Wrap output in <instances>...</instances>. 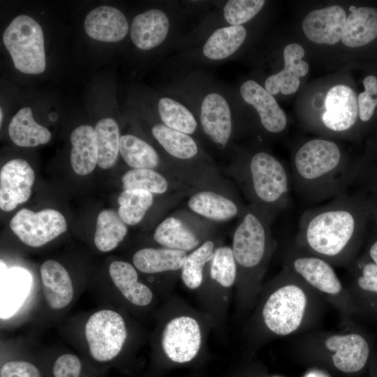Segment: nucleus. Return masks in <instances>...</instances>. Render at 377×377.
Instances as JSON below:
<instances>
[{
    "mask_svg": "<svg viewBox=\"0 0 377 377\" xmlns=\"http://www.w3.org/2000/svg\"><path fill=\"white\" fill-rule=\"evenodd\" d=\"M360 223L358 205L346 193L302 213L295 246L332 265L345 266L353 256Z\"/></svg>",
    "mask_w": 377,
    "mask_h": 377,
    "instance_id": "obj_1",
    "label": "nucleus"
},
{
    "mask_svg": "<svg viewBox=\"0 0 377 377\" xmlns=\"http://www.w3.org/2000/svg\"><path fill=\"white\" fill-rule=\"evenodd\" d=\"M355 172L336 142L316 138L296 151L290 175L301 198L319 202L346 193Z\"/></svg>",
    "mask_w": 377,
    "mask_h": 377,
    "instance_id": "obj_2",
    "label": "nucleus"
},
{
    "mask_svg": "<svg viewBox=\"0 0 377 377\" xmlns=\"http://www.w3.org/2000/svg\"><path fill=\"white\" fill-rule=\"evenodd\" d=\"M285 279L267 298L262 314L266 327L278 336L292 334L300 330L308 318L311 287L288 267Z\"/></svg>",
    "mask_w": 377,
    "mask_h": 377,
    "instance_id": "obj_3",
    "label": "nucleus"
},
{
    "mask_svg": "<svg viewBox=\"0 0 377 377\" xmlns=\"http://www.w3.org/2000/svg\"><path fill=\"white\" fill-rule=\"evenodd\" d=\"M248 191L254 205L270 219L289 202L290 172L272 154L255 153L246 170Z\"/></svg>",
    "mask_w": 377,
    "mask_h": 377,
    "instance_id": "obj_4",
    "label": "nucleus"
},
{
    "mask_svg": "<svg viewBox=\"0 0 377 377\" xmlns=\"http://www.w3.org/2000/svg\"><path fill=\"white\" fill-rule=\"evenodd\" d=\"M3 44L15 67L27 74H39L46 66L43 30L32 17L14 18L3 34Z\"/></svg>",
    "mask_w": 377,
    "mask_h": 377,
    "instance_id": "obj_5",
    "label": "nucleus"
},
{
    "mask_svg": "<svg viewBox=\"0 0 377 377\" xmlns=\"http://www.w3.org/2000/svg\"><path fill=\"white\" fill-rule=\"evenodd\" d=\"M270 219L253 205L236 228L232 252L236 263L250 269L260 266L272 245L269 228Z\"/></svg>",
    "mask_w": 377,
    "mask_h": 377,
    "instance_id": "obj_6",
    "label": "nucleus"
},
{
    "mask_svg": "<svg viewBox=\"0 0 377 377\" xmlns=\"http://www.w3.org/2000/svg\"><path fill=\"white\" fill-rule=\"evenodd\" d=\"M84 334L90 355L98 362H108L117 357L127 337L123 318L109 309L93 313L85 324Z\"/></svg>",
    "mask_w": 377,
    "mask_h": 377,
    "instance_id": "obj_7",
    "label": "nucleus"
},
{
    "mask_svg": "<svg viewBox=\"0 0 377 377\" xmlns=\"http://www.w3.org/2000/svg\"><path fill=\"white\" fill-rule=\"evenodd\" d=\"M290 249L286 267L313 290L331 299L335 300L346 297V291L333 265L325 260L304 252L295 246Z\"/></svg>",
    "mask_w": 377,
    "mask_h": 377,
    "instance_id": "obj_8",
    "label": "nucleus"
},
{
    "mask_svg": "<svg viewBox=\"0 0 377 377\" xmlns=\"http://www.w3.org/2000/svg\"><path fill=\"white\" fill-rule=\"evenodd\" d=\"M10 227L24 244L40 247L64 233L67 224L64 216L55 209L34 212L22 209L10 220Z\"/></svg>",
    "mask_w": 377,
    "mask_h": 377,
    "instance_id": "obj_9",
    "label": "nucleus"
},
{
    "mask_svg": "<svg viewBox=\"0 0 377 377\" xmlns=\"http://www.w3.org/2000/svg\"><path fill=\"white\" fill-rule=\"evenodd\" d=\"M201 333L198 322L188 316H180L165 326L162 346L171 360L184 363L193 360L200 347Z\"/></svg>",
    "mask_w": 377,
    "mask_h": 377,
    "instance_id": "obj_10",
    "label": "nucleus"
},
{
    "mask_svg": "<svg viewBox=\"0 0 377 377\" xmlns=\"http://www.w3.org/2000/svg\"><path fill=\"white\" fill-rule=\"evenodd\" d=\"M34 179V171L26 161L17 158L7 162L0 172L1 209L11 211L27 201Z\"/></svg>",
    "mask_w": 377,
    "mask_h": 377,
    "instance_id": "obj_11",
    "label": "nucleus"
},
{
    "mask_svg": "<svg viewBox=\"0 0 377 377\" xmlns=\"http://www.w3.org/2000/svg\"><path fill=\"white\" fill-rule=\"evenodd\" d=\"M323 346L332 354L334 366L346 374L360 371L369 355L368 343L356 333L329 335L324 339Z\"/></svg>",
    "mask_w": 377,
    "mask_h": 377,
    "instance_id": "obj_12",
    "label": "nucleus"
},
{
    "mask_svg": "<svg viewBox=\"0 0 377 377\" xmlns=\"http://www.w3.org/2000/svg\"><path fill=\"white\" fill-rule=\"evenodd\" d=\"M325 111L322 115L324 126L330 131L343 132L352 128L359 115L355 92L348 86L332 87L325 99Z\"/></svg>",
    "mask_w": 377,
    "mask_h": 377,
    "instance_id": "obj_13",
    "label": "nucleus"
},
{
    "mask_svg": "<svg viewBox=\"0 0 377 377\" xmlns=\"http://www.w3.org/2000/svg\"><path fill=\"white\" fill-rule=\"evenodd\" d=\"M346 18L345 10L339 6L316 9L304 17L302 29L311 41L334 45L341 40Z\"/></svg>",
    "mask_w": 377,
    "mask_h": 377,
    "instance_id": "obj_14",
    "label": "nucleus"
},
{
    "mask_svg": "<svg viewBox=\"0 0 377 377\" xmlns=\"http://www.w3.org/2000/svg\"><path fill=\"white\" fill-rule=\"evenodd\" d=\"M244 101L251 105L258 112L264 128L272 133L282 132L286 127L287 119L273 95L256 81L244 82L240 87Z\"/></svg>",
    "mask_w": 377,
    "mask_h": 377,
    "instance_id": "obj_15",
    "label": "nucleus"
},
{
    "mask_svg": "<svg viewBox=\"0 0 377 377\" xmlns=\"http://www.w3.org/2000/svg\"><path fill=\"white\" fill-rule=\"evenodd\" d=\"M304 50L297 43H290L283 50L284 68L280 72L268 77L265 82V89L272 95L281 92L291 94L300 87V77L309 71L308 64L302 59Z\"/></svg>",
    "mask_w": 377,
    "mask_h": 377,
    "instance_id": "obj_16",
    "label": "nucleus"
},
{
    "mask_svg": "<svg viewBox=\"0 0 377 377\" xmlns=\"http://www.w3.org/2000/svg\"><path fill=\"white\" fill-rule=\"evenodd\" d=\"M203 131L215 143L225 146L231 135L232 119L229 105L218 93L207 94L200 110Z\"/></svg>",
    "mask_w": 377,
    "mask_h": 377,
    "instance_id": "obj_17",
    "label": "nucleus"
},
{
    "mask_svg": "<svg viewBox=\"0 0 377 377\" xmlns=\"http://www.w3.org/2000/svg\"><path fill=\"white\" fill-rule=\"evenodd\" d=\"M40 271L43 293L50 308L60 310L67 306L73 298L74 288L66 269L56 260H47Z\"/></svg>",
    "mask_w": 377,
    "mask_h": 377,
    "instance_id": "obj_18",
    "label": "nucleus"
},
{
    "mask_svg": "<svg viewBox=\"0 0 377 377\" xmlns=\"http://www.w3.org/2000/svg\"><path fill=\"white\" fill-rule=\"evenodd\" d=\"M87 34L103 42H117L128 33V24L124 15L117 8L102 6L90 11L84 20Z\"/></svg>",
    "mask_w": 377,
    "mask_h": 377,
    "instance_id": "obj_19",
    "label": "nucleus"
},
{
    "mask_svg": "<svg viewBox=\"0 0 377 377\" xmlns=\"http://www.w3.org/2000/svg\"><path fill=\"white\" fill-rule=\"evenodd\" d=\"M170 27L165 13L158 9H151L136 15L131 28V38L139 49H152L163 42Z\"/></svg>",
    "mask_w": 377,
    "mask_h": 377,
    "instance_id": "obj_20",
    "label": "nucleus"
},
{
    "mask_svg": "<svg viewBox=\"0 0 377 377\" xmlns=\"http://www.w3.org/2000/svg\"><path fill=\"white\" fill-rule=\"evenodd\" d=\"M341 38L350 47L365 45L377 37V9L369 7H350Z\"/></svg>",
    "mask_w": 377,
    "mask_h": 377,
    "instance_id": "obj_21",
    "label": "nucleus"
},
{
    "mask_svg": "<svg viewBox=\"0 0 377 377\" xmlns=\"http://www.w3.org/2000/svg\"><path fill=\"white\" fill-rule=\"evenodd\" d=\"M71 163L80 175L91 173L97 165L98 147L94 128L89 125L77 127L71 133Z\"/></svg>",
    "mask_w": 377,
    "mask_h": 377,
    "instance_id": "obj_22",
    "label": "nucleus"
},
{
    "mask_svg": "<svg viewBox=\"0 0 377 377\" xmlns=\"http://www.w3.org/2000/svg\"><path fill=\"white\" fill-rule=\"evenodd\" d=\"M109 274L114 286L133 304L144 306L151 302V290L138 281V273L131 264L124 261H113L109 266Z\"/></svg>",
    "mask_w": 377,
    "mask_h": 377,
    "instance_id": "obj_23",
    "label": "nucleus"
},
{
    "mask_svg": "<svg viewBox=\"0 0 377 377\" xmlns=\"http://www.w3.org/2000/svg\"><path fill=\"white\" fill-rule=\"evenodd\" d=\"M8 134L14 144L23 147L44 145L51 139L50 132L34 120L29 107L21 108L14 115L8 126Z\"/></svg>",
    "mask_w": 377,
    "mask_h": 377,
    "instance_id": "obj_24",
    "label": "nucleus"
},
{
    "mask_svg": "<svg viewBox=\"0 0 377 377\" xmlns=\"http://www.w3.org/2000/svg\"><path fill=\"white\" fill-rule=\"evenodd\" d=\"M186 252L168 248H145L133 255L134 266L147 274L177 270L182 267Z\"/></svg>",
    "mask_w": 377,
    "mask_h": 377,
    "instance_id": "obj_25",
    "label": "nucleus"
},
{
    "mask_svg": "<svg viewBox=\"0 0 377 377\" xmlns=\"http://www.w3.org/2000/svg\"><path fill=\"white\" fill-rule=\"evenodd\" d=\"M188 206L195 214L216 221L231 219L239 212V207L234 201L209 191L193 194L188 201Z\"/></svg>",
    "mask_w": 377,
    "mask_h": 377,
    "instance_id": "obj_26",
    "label": "nucleus"
},
{
    "mask_svg": "<svg viewBox=\"0 0 377 377\" xmlns=\"http://www.w3.org/2000/svg\"><path fill=\"white\" fill-rule=\"evenodd\" d=\"M154 238L165 248L185 252L196 248L200 243L196 235L183 221L173 216L168 217L159 223Z\"/></svg>",
    "mask_w": 377,
    "mask_h": 377,
    "instance_id": "obj_27",
    "label": "nucleus"
},
{
    "mask_svg": "<svg viewBox=\"0 0 377 377\" xmlns=\"http://www.w3.org/2000/svg\"><path fill=\"white\" fill-rule=\"evenodd\" d=\"M246 36V29L242 25L220 28L214 31L205 43L203 54L212 60L226 59L239 49Z\"/></svg>",
    "mask_w": 377,
    "mask_h": 377,
    "instance_id": "obj_28",
    "label": "nucleus"
},
{
    "mask_svg": "<svg viewBox=\"0 0 377 377\" xmlns=\"http://www.w3.org/2000/svg\"><path fill=\"white\" fill-rule=\"evenodd\" d=\"M127 231V226L118 212L103 210L97 217L94 244L102 252L110 251L124 239Z\"/></svg>",
    "mask_w": 377,
    "mask_h": 377,
    "instance_id": "obj_29",
    "label": "nucleus"
},
{
    "mask_svg": "<svg viewBox=\"0 0 377 377\" xmlns=\"http://www.w3.org/2000/svg\"><path fill=\"white\" fill-rule=\"evenodd\" d=\"M97 147V165L103 169L114 165L119 151V132L116 121L111 118H105L96 124L94 128Z\"/></svg>",
    "mask_w": 377,
    "mask_h": 377,
    "instance_id": "obj_30",
    "label": "nucleus"
},
{
    "mask_svg": "<svg viewBox=\"0 0 377 377\" xmlns=\"http://www.w3.org/2000/svg\"><path fill=\"white\" fill-rule=\"evenodd\" d=\"M151 132L163 149L175 158L190 159L198 154V146L188 134L171 128L163 124L154 125Z\"/></svg>",
    "mask_w": 377,
    "mask_h": 377,
    "instance_id": "obj_31",
    "label": "nucleus"
},
{
    "mask_svg": "<svg viewBox=\"0 0 377 377\" xmlns=\"http://www.w3.org/2000/svg\"><path fill=\"white\" fill-rule=\"evenodd\" d=\"M119 152L124 161L133 169L154 170L159 164V156L155 149L133 135L120 137Z\"/></svg>",
    "mask_w": 377,
    "mask_h": 377,
    "instance_id": "obj_32",
    "label": "nucleus"
},
{
    "mask_svg": "<svg viewBox=\"0 0 377 377\" xmlns=\"http://www.w3.org/2000/svg\"><path fill=\"white\" fill-rule=\"evenodd\" d=\"M151 193L142 189L124 190L118 198V214L129 226L139 223L153 204Z\"/></svg>",
    "mask_w": 377,
    "mask_h": 377,
    "instance_id": "obj_33",
    "label": "nucleus"
},
{
    "mask_svg": "<svg viewBox=\"0 0 377 377\" xmlns=\"http://www.w3.org/2000/svg\"><path fill=\"white\" fill-rule=\"evenodd\" d=\"M158 108L165 126L188 135L195 132L197 121L192 113L180 103L164 97L160 99Z\"/></svg>",
    "mask_w": 377,
    "mask_h": 377,
    "instance_id": "obj_34",
    "label": "nucleus"
},
{
    "mask_svg": "<svg viewBox=\"0 0 377 377\" xmlns=\"http://www.w3.org/2000/svg\"><path fill=\"white\" fill-rule=\"evenodd\" d=\"M214 246L208 240L187 256L182 267V279L188 288L195 289L201 285L203 267L214 257Z\"/></svg>",
    "mask_w": 377,
    "mask_h": 377,
    "instance_id": "obj_35",
    "label": "nucleus"
},
{
    "mask_svg": "<svg viewBox=\"0 0 377 377\" xmlns=\"http://www.w3.org/2000/svg\"><path fill=\"white\" fill-rule=\"evenodd\" d=\"M124 190L142 189L151 193L161 194L167 191L168 184L160 173L151 169H132L121 179Z\"/></svg>",
    "mask_w": 377,
    "mask_h": 377,
    "instance_id": "obj_36",
    "label": "nucleus"
},
{
    "mask_svg": "<svg viewBox=\"0 0 377 377\" xmlns=\"http://www.w3.org/2000/svg\"><path fill=\"white\" fill-rule=\"evenodd\" d=\"M236 273V261L232 249L229 246L216 249L212 260V278L223 287H230L234 283Z\"/></svg>",
    "mask_w": 377,
    "mask_h": 377,
    "instance_id": "obj_37",
    "label": "nucleus"
},
{
    "mask_svg": "<svg viewBox=\"0 0 377 377\" xmlns=\"http://www.w3.org/2000/svg\"><path fill=\"white\" fill-rule=\"evenodd\" d=\"M264 0H230L223 8L225 20L232 26L241 25L252 19L263 8Z\"/></svg>",
    "mask_w": 377,
    "mask_h": 377,
    "instance_id": "obj_38",
    "label": "nucleus"
},
{
    "mask_svg": "<svg viewBox=\"0 0 377 377\" xmlns=\"http://www.w3.org/2000/svg\"><path fill=\"white\" fill-rule=\"evenodd\" d=\"M364 91L357 97L359 117L361 121H369L374 114L377 105V79L368 75L363 80Z\"/></svg>",
    "mask_w": 377,
    "mask_h": 377,
    "instance_id": "obj_39",
    "label": "nucleus"
},
{
    "mask_svg": "<svg viewBox=\"0 0 377 377\" xmlns=\"http://www.w3.org/2000/svg\"><path fill=\"white\" fill-rule=\"evenodd\" d=\"M82 363L78 357L66 353L57 357L53 365L54 377H80Z\"/></svg>",
    "mask_w": 377,
    "mask_h": 377,
    "instance_id": "obj_40",
    "label": "nucleus"
},
{
    "mask_svg": "<svg viewBox=\"0 0 377 377\" xmlns=\"http://www.w3.org/2000/svg\"><path fill=\"white\" fill-rule=\"evenodd\" d=\"M0 377H41L38 369L27 361H10L1 368Z\"/></svg>",
    "mask_w": 377,
    "mask_h": 377,
    "instance_id": "obj_41",
    "label": "nucleus"
},
{
    "mask_svg": "<svg viewBox=\"0 0 377 377\" xmlns=\"http://www.w3.org/2000/svg\"><path fill=\"white\" fill-rule=\"evenodd\" d=\"M358 266L361 273L356 279L357 286L362 290L377 293V265L367 263Z\"/></svg>",
    "mask_w": 377,
    "mask_h": 377,
    "instance_id": "obj_42",
    "label": "nucleus"
},
{
    "mask_svg": "<svg viewBox=\"0 0 377 377\" xmlns=\"http://www.w3.org/2000/svg\"><path fill=\"white\" fill-rule=\"evenodd\" d=\"M369 253L373 263L377 265V240L371 246Z\"/></svg>",
    "mask_w": 377,
    "mask_h": 377,
    "instance_id": "obj_43",
    "label": "nucleus"
},
{
    "mask_svg": "<svg viewBox=\"0 0 377 377\" xmlns=\"http://www.w3.org/2000/svg\"><path fill=\"white\" fill-rule=\"evenodd\" d=\"M306 377H326V376L319 372H311Z\"/></svg>",
    "mask_w": 377,
    "mask_h": 377,
    "instance_id": "obj_44",
    "label": "nucleus"
},
{
    "mask_svg": "<svg viewBox=\"0 0 377 377\" xmlns=\"http://www.w3.org/2000/svg\"><path fill=\"white\" fill-rule=\"evenodd\" d=\"M2 121H3V111H2V108H0V122H1V125Z\"/></svg>",
    "mask_w": 377,
    "mask_h": 377,
    "instance_id": "obj_45",
    "label": "nucleus"
}]
</instances>
